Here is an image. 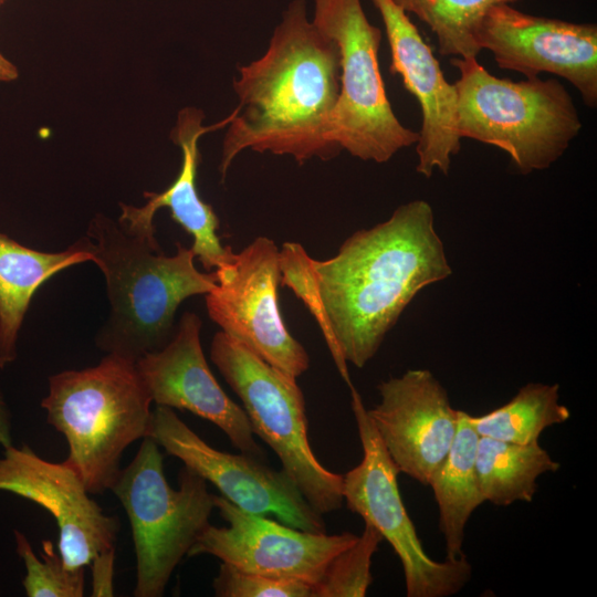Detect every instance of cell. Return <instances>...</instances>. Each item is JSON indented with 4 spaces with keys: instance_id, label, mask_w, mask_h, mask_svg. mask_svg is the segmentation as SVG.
<instances>
[{
    "instance_id": "1",
    "label": "cell",
    "mask_w": 597,
    "mask_h": 597,
    "mask_svg": "<svg viewBox=\"0 0 597 597\" xmlns=\"http://www.w3.org/2000/svg\"><path fill=\"white\" fill-rule=\"evenodd\" d=\"M320 327L336 367L353 387L347 363L363 368L413 297L451 274L433 210L425 200L358 230L331 259L311 258Z\"/></svg>"
},
{
    "instance_id": "3",
    "label": "cell",
    "mask_w": 597,
    "mask_h": 597,
    "mask_svg": "<svg viewBox=\"0 0 597 597\" xmlns=\"http://www.w3.org/2000/svg\"><path fill=\"white\" fill-rule=\"evenodd\" d=\"M94 263L106 280L111 312L95 342L106 354L136 362L161 349L174 336L175 314L186 298L208 294L216 271L200 272L191 248L161 252L155 234L129 230L103 214L90 223Z\"/></svg>"
},
{
    "instance_id": "7",
    "label": "cell",
    "mask_w": 597,
    "mask_h": 597,
    "mask_svg": "<svg viewBox=\"0 0 597 597\" xmlns=\"http://www.w3.org/2000/svg\"><path fill=\"white\" fill-rule=\"evenodd\" d=\"M210 357L242 401L253 433L275 452L311 507L322 516L339 510L343 475L327 470L311 448L305 399L296 379L222 331L212 338Z\"/></svg>"
},
{
    "instance_id": "6",
    "label": "cell",
    "mask_w": 597,
    "mask_h": 597,
    "mask_svg": "<svg viewBox=\"0 0 597 597\" xmlns=\"http://www.w3.org/2000/svg\"><path fill=\"white\" fill-rule=\"evenodd\" d=\"M178 482V489L170 486L160 447L145 437L111 489L132 527L136 597L163 596L175 568L210 525L214 501L207 481L184 465Z\"/></svg>"
},
{
    "instance_id": "20",
    "label": "cell",
    "mask_w": 597,
    "mask_h": 597,
    "mask_svg": "<svg viewBox=\"0 0 597 597\" xmlns=\"http://www.w3.org/2000/svg\"><path fill=\"white\" fill-rule=\"evenodd\" d=\"M468 416L459 410L452 444L428 484L438 504L439 530L444 537L447 558L451 559L464 555L465 525L475 509L484 502L475 470L480 436Z\"/></svg>"
},
{
    "instance_id": "25",
    "label": "cell",
    "mask_w": 597,
    "mask_h": 597,
    "mask_svg": "<svg viewBox=\"0 0 597 597\" xmlns=\"http://www.w3.org/2000/svg\"><path fill=\"white\" fill-rule=\"evenodd\" d=\"M381 541L380 533L365 524L363 534L329 563L314 586V597H364L373 583L371 558Z\"/></svg>"
},
{
    "instance_id": "4",
    "label": "cell",
    "mask_w": 597,
    "mask_h": 597,
    "mask_svg": "<svg viewBox=\"0 0 597 597\" xmlns=\"http://www.w3.org/2000/svg\"><path fill=\"white\" fill-rule=\"evenodd\" d=\"M151 402L135 362L106 354L96 366L50 376L41 407L69 444L63 463L100 494L115 483L126 448L147 437Z\"/></svg>"
},
{
    "instance_id": "23",
    "label": "cell",
    "mask_w": 597,
    "mask_h": 597,
    "mask_svg": "<svg viewBox=\"0 0 597 597\" xmlns=\"http://www.w3.org/2000/svg\"><path fill=\"white\" fill-rule=\"evenodd\" d=\"M415 13L436 34L439 53L461 59L476 57L475 28L486 9L495 3L520 0H394Z\"/></svg>"
},
{
    "instance_id": "13",
    "label": "cell",
    "mask_w": 597,
    "mask_h": 597,
    "mask_svg": "<svg viewBox=\"0 0 597 597\" xmlns=\"http://www.w3.org/2000/svg\"><path fill=\"white\" fill-rule=\"evenodd\" d=\"M213 501L229 525L210 524L188 557L211 555L247 573L307 583L313 590L333 558L358 537L349 532L327 535L296 530L245 512L222 495L213 494Z\"/></svg>"
},
{
    "instance_id": "22",
    "label": "cell",
    "mask_w": 597,
    "mask_h": 597,
    "mask_svg": "<svg viewBox=\"0 0 597 597\" xmlns=\"http://www.w3.org/2000/svg\"><path fill=\"white\" fill-rule=\"evenodd\" d=\"M570 418L569 409L559 402L557 384H527L506 404L468 419L480 437L528 444L538 442L548 427Z\"/></svg>"
},
{
    "instance_id": "15",
    "label": "cell",
    "mask_w": 597,
    "mask_h": 597,
    "mask_svg": "<svg viewBox=\"0 0 597 597\" xmlns=\"http://www.w3.org/2000/svg\"><path fill=\"white\" fill-rule=\"evenodd\" d=\"M380 401L367 413L402 472L427 485L455 436L459 410L428 369H409L378 385Z\"/></svg>"
},
{
    "instance_id": "27",
    "label": "cell",
    "mask_w": 597,
    "mask_h": 597,
    "mask_svg": "<svg viewBox=\"0 0 597 597\" xmlns=\"http://www.w3.org/2000/svg\"><path fill=\"white\" fill-rule=\"evenodd\" d=\"M115 548L98 554L92 565V596H113Z\"/></svg>"
},
{
    "instance_id": "29",
    "label": "cell",
    "mask_w": 597,
    "mask_h": 597,
    "mask_svg": "<svg viewBox=\"0 0 597 597\" xmlns=\"http://www.w3.org/2000/svg\"><path fill=\"white\" fill-rule=\"evenodd\" d=\"M18 76L17 66L0 51V82H11L17 80Z\"/></svg>"
},
{
    "instance_id": "11",
    "label": "cell",
    "mask_w": 597,
    "mask_h": 597,
    "mask_svg": "<svg viewBox=\"0 0 597 597\" xmlns=\"http://www.w3.org/2000/svg\"><path fill=\"white\" fill-rule=\"evenodd\" d=\"M147 437L166 453L212 483L224 499L258 515H272L296 530L326 533L325 522L284 470H274L252 455L217 450L165 406L151 410Z\"/></svg>"
},
{
    "instance_id": "10",
    "label": "cell",
    "mask_w": 597,
    "mask_h": 597,
    "mask_svg": "<svg viewBox=\"0 0 597 597\" xmlns=\"http://www.w3.org/2000/svg\"><path fill=\"white\" fill-rule=\"evenodd\" d=\"M206 294L209 317L261 359L297 379L310 367L305 348L286 328L277 301L280 250L258 237L226 266Z\"/></svg>"
},
{
    "instance_id": "2",
    "label": "cell",
    "mask_w": 597,
    "mask_h": 597,
    "mask_svg": "<svg viewBox=\"0 0 597 597\" xmlns=\"http://www.w3.org/2000/svg\"><path fill=\"white\" fill-rule=\"evenodd\" d=\"M239 105L223 139L222 180L244 149L290 155L300 164L333 158L331 137L339 94L337 44L307 19L305 0H293L274 29L266 52L239 69Z\"/></svg>"
},
{
    "instance_id": "30",
    "label": "cell",
    "mask_w": 597,
    "mask_h": 597,
    "mask_svg": "<svg viewBox=\"0 0 597 597\" xmlns=\"http://www.w3.org/2000/svg\"><path fill=\"white\" fill-rule=\"evenodd\" d=\"M7 0H0V6L3 4Z\"/></svg>"
},
{
    "instance_id": "17",
    "label": "cell",
    "mask_w": 597,
    "mask_h": 597,
    "mask_svg": "<svg viewBox=\"0 0 597 597\" xmlns=\"http://www.w3.org/2000/svg\"><path fill=\"white\" fill-rule=\"evenodd\" d=\"M379 11L391 53V74L400 75L405 88L420 105L422 123L416 144L418 174L434 170L447 175L461 147L455 127L457 93L431 48L407 12L394 0H371Z\"/></svg>"
},
{
    "instance_id": "5",
    "label": "cell",
    "mask_w": 597,
    "mask_h": 597,
    "mask_svg": "<svg viewBox=\"0 0 597 597\" xmlns=\"http://www.w3.org/2000/svg\"><path fill=\"white\" fill-rule=\"evenodd\" d=\"M450 63L460 73L453 84L459 137L506 151L522 174L548 168L578 136L577 108L555 78H500L476 57H453Z\"/></svg>"
},
{
    "instance_id": "9",
    "label": "cell",
    "mask_w": 597,
    "mask_h": 597,
    "mask_svg": "<svg viewBox=\"0 0 597 597\" xmlns=\"http://www.w3.org/2000/svg\"><path fill=\"white\" fill-rule=\"evenodd\" d=\"M350 394L363 459L343 475L346 506L391 545L402 565L408 597L458 594L471 578V564L464 555L437 562L425 552L399 492V471L378 437L362 397L354 387Z\"/></svg>"
},
{
    "instance_id": "18",
    "label": "cell",
    "mask_w": 597,
    "mask_h": 597,
    "mask_svg": "<svg viewBox=\"0 0 597 597\" xmlns=\"http://www.w3.org/2000/svg\"><path fill=\"white\" fill-rule=\"evenodd\" d=\"M205 114L196 107H185L177 116L170 138L182 155L181 167L171 185L161 192L145 191L147 202L142 207L121 203L118 221L126 228L146 234H155L154 217L158 209L166 207L176 221L192 239L191 250L207 271L218 270L231 262L234 252L223 247L217 231L219 219L212 207L205 202L196 185L200 160L198 142L200 137L230 123L231 116L205 126Z\"/></svg>"
},
{
    "instance_id": "12",
    "label": "cell",
    "mask_w": 597,
    "mask_h": 597,
    "mask_svg": "<svg viewBox=\"0 0 597 597\" xmlns=\"http://www.w3.org/2000/svg\"><path fill=\"white\" fill-rule=\"evenodd\" d=\"M474 41L489 50L498 66L538 77L551 73L567 80L583 102L597 106V25L537 17L510 3H495L480 19Z\"/></svg>"
},
{
    "instance_id": "21",
    "label": "cell",
    "mask_w": 597,
    "mask_h": 597,
    "mask_svg": "<svg viewBox=\"0 0 597 597\" xmlns=\"http://www.w3.org/2000/svg\"><path fill=\"white\" fill-rule=\"evenodd\" d=\"M561 464L538 442L519 444L480 437L475 470L484 501L498 506L532 502L536 480Z\"/></svg>"
},
{
    "instance_id": "8",
    "label": "cell",
    "mask_w": 597,
    "mask_h": 597,
    "mask_svg": "<svg viewBox=\"0 0 597 597\" xmlns=\"http://www.w3.org/2000/svg\"><path fill=\"white\" fill-rule=\"evenodd\" d=\"M315 25L338 46L339 94L332 118V140L352 156L381 164L417 144L419 132L394 114L379 69L381 31L360 0H314Z\"/></svg>"
},
{
    "instance_id": "19",
    "label": "cell",
    "mask_w": 597,
    "mask_h": 597,
    "mask_svg": "<svg viewBox=\"0 0 597 597\" xmlns=\"http://www.w3.org/2000/svg\"><path fill=\"white\" fill-rule=\"evenodd\" d=\"M95 261L94 244L83 237L61 252H42L0 233V368L17 357V337L34 293L60 271Z\"/></svg>"
},
{
    "instance_id": "28",
    "label": "cell",
    "mask_w": 597,
    "mask_h": 597,
    "mask_svg": "<svg viewBox=\"0 0 597 597\" xmlns=\"http://www.w3.org/2000/svg\"><path fill=\"white\" fill-rule=\"evenodd\" d=\"M12 444L11 417L0 391V446L4 449Z\"/></svg>"
},
{
    "instance_id": "14",
    "label": "cell",
    "mask_w": 597,
    "mask_h": 597,
    "mask_svg": "<svg viewBox=\"0 0 597 597\" xmlns=\"http://www.w3.org/2000/svg\"><path fill=\"white\" fill-rule=\"evenodd\" d=\"M0 491L28 499L53 515L59 553L69 568L85 567L115 548L118 520L104 513L65 463L46 461L27 444H11L0 457Z\"/></svg>"
},
{
    "instance_id": "16",
    "label": "cell",
    "mask_w": 597,
    "mask_h": 597,
    "mask_svg": "<svg viewBox=\"0 0 597 597\" xmlns=\"http://www.w3.org/2000/svg\"><path fill=\"white\" fill-rule=\"evenodd\" d=\"M200 329L199 316L184 313L172 338L138 358L136 369L156 406L185 409L212 422L234 448L260 459L263 452L244 409L223 391L208 366Z\"/></svg>"
},
{
    "instance_id": "24",
    "label": "cell",
    "mask_w": 597,
    "mask_h": 597,
    "mask_svg": "<svg viewBox=\"0 0 597 597\" xmlns=\"http://www.w3.org/2000/svg\"><path fill=\"white\" fill-rule=\"evenodd\" d=\"M17 552L22 558L27 575L22 585L29 597H82L84 595V567L69 568L54 549L52 541L42 542L40 561L28 538L20 531H14Z\"/></svg>"
},
{
    "instance_id": "26",
    "label": "cell",
    "mask_w": 597,
    "mask_h": 597,
    "mask_svg": "<svg viewBox=\"0 0 597 597\" xmlns=\"http://www.w3.org/2000/svg\"><path fill=\"white\" fill-rule=\"evenodd\" d=\"M212 587L218 597H314L307 583L247 573L226 563L220 565Z\"/></svg>"
}]
</instances>
